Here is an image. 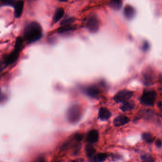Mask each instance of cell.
Instances as JSON below:
<instances>
[{"instance_id":"2e32d148","label":"cell","mask_w":162,"mask_h":162,"mask_svg":"<svg viewBox=\"0 0 162 162\" xmlns=\"http://www.w3.org/2000/svg\"><path fill=\"white\" fill-rule=\"evenodd\" d=\"M85 152L86 154L89 158H92L93 155H94L96 152V150L94 147L90 145H87L85 147Z\"/></svg>"},{"instance_id":"7c38bea8","label":"cell","mask_w":162,"mask_h":162,"mask_svg":"<svg viewBox=\"0 0 162 162\" xmlns=\"http://www.w3.org/2000/svg\"><path fill=\"white\" fill-rule=\"evenodd\" d=\"M24 2L22 1H18L15 4V17L20 18L23 11Z\"/></svg>"},{"instance_id":"f1b7e54d","label":"cell","mask_w":162,"mask_h":162,"mask_svg":"<svg viewBox=\"0 0 162 162\" xmlns=\"http://www.w3.org/2000/svg\"><path fill=\"white\" fill-rule=\"evenodd\" d=\"M161 105H162V104H161V101H160L158 103V106H159V107H161Z\"/></svg>"},{"instance_id":"e0dca14e","label":"cell","mask_w":162,"mask_h":162,"mask_svg":"<svg viewBox=\"0 0 162 162\" xmlns=\"http://www.w3.org/2000/svg\"><path fill=\"white\" fill-rule=\"evenodd\" d=\"M108 157V155L105 153H99L94 156H92L93 161L94 162H103L105 161Z\"/></svg>"},{"instance_id":"ba28073f","label":"cell","mask_w":162,"mask_h":162,"mask_svg":"<svg viewBox=\"0 0 162 162\" xmlns=\"http://www.w3.org/2000/svg\"><path fill=\"white\" fill-rule=\"evenodd\" d=\"M99 134L97 130H91L87 134L86 140L90 144H95L99 140Z\"/></svg>"},{"instance_id":"ffe728a7","label":"cell","mask_w":162,"mask_h":162,"mask_svg":"<svg viewBox=\"0 0 162 162\" xmlns=\"http://www.w3.org/2000/svg\"><path fill=\"white\" fill-rule=\"evenodd\" d=\"M23 45V39L22 37H18L15 42V48L14 49L16 51L20 52L22 48Z\"/></svg>"},{"instance_id":"83f0119b","label":"cell","mask_w":162,"mask_h":162,"mask_svg":"<svg viewBox=\"0 0 162 162\" xmlns=\"http://www.w3.org/2000/svg\"><path fill=\"white\" fill-rule=\"evenodd\" d=\"M4 99V96L2 95V94H1V92L0 91V102L2 101L3 100V99Z\"/></svg>"},{"instance_id":"9a60e30c","label":"cell","mask_w":162,"mask_h":162,"mask_svg":"<svg viewBox=\"0 0 162 162\" xmlns=\"http://www.w3.org/2000/svg\"><path fill=\"white\" fill-rule=\"evenodd\" d=\"M109 6L112 9L119 10L122 7V0H111L109 3Z\"/></svg>"},{"instance_id":"44dd1931","label":"cell","mask_w":162,"mask_h":162,"mask_svg":"<svg viewBox=\"0 0 162 162\" xmlns=\"http://www.w3.org/2000/svg\"><path fill=\"white\" fill-rule=\"evenodd\" d=\"M75 21L74 18H69L65 19L62 20L60 22V25L61 26L68 25H70L71 23H72Z\"/></svg>"},{"instance_id":"5bb4252c","label":"cell","mask_w":162,"mask_h":162,"mask_svg":"<svg viewBox=\"0 0 162 162\" xmlns=\"http://www.w3.org/2000/svg\"><path fill=\"white\" fill-rule=\"evenodd\" d=\"M64 14V10L62 8H58L54 14L53 18V23H55L59 22Z\"/></svg>"},{"instance_id":"d4e9b609","label":"cell","mask_w":162,"mask_h":162,"mask_svg":"<svg viewBox=\"0 0 162 162\" xmlns=\"http://www.w3.org/2000/svg\"><path fill=\"white\" fill-rule=\"evenodd\" d=\"M150 44L147 41H145L142 45V50L143 52H146L149 49Z\"/></svg>"},{"instance_id":"277c9868","label":"cell","mask_w":162,"mask_h":162,"mask_svg":"<svg viewBox=\"0 0 162 162\" xmlns=\"http://www.w3.org/2000/svg\"><path fill=\"white\" fill-rule=\"evenodd\" d=\"M133 95V91L128 90H122L115 95L114 100L116 103H124L130 100Z\"/></svg>"},{"instance_id":"cb8c5ba5","label":"cell","mask_w":162,"mask_h":162,"mask_svg":"<svg viewBox=\"0 0 162 162\" xmlns=\"http://www.w3.org/2000/svg\"><path fill=\"white\" fill-rule=\"evenodd\" d=\"M0 1L4 4L8 5H14L16 4L15 0H0Z\"/></svg>"},{"instance_id":"8fae6325","label":"cell","mask_w":162,"mask_h":162,"mask_svg":"<svg viewBox=\"0 0 162 162\" xmlns=\"http://www.w3.org/2000/svg\"><path fill=\"white\" fill-rule=\"evenodd\" d=\"M111 115V112L106 108H102L99 111V117L101 120H108L110 118Z\"/></svg>"},{"instance_id":"4fadbf2b","label":"cell","mask_w":162,"mask_h":162,"mask_svg":"<svg viewBox=\"0 0 162 162\" xmlns=\"http://www.w3.org/2000/svg\"><path fill=\"white\" fill-rule=\"evenodd\" d=\"M135 107V103L133 101H126L124 103L122 106L120 107V109L123 112H128L132 110Z\"/></svg>"},{"instance_id":"3957f363","label":"cell","mask_w":162,"mask_h":162,"mask_svg":"<svg viewBox=\"0 0 162 162\" xmlns=\"http://www.w3.org/2000/svg\"><path fill=\"white\" fill-rule=\"evenodd\" d=\"M156 93L153 90H145L140 99L141 103L144 106H153L156 99Z\"/></svg>"},{"instance_id":"52a82bcc","label":"cell","mask_w":162,"mask_h":162,"mask_svg":"<svg viewBox=\"0 0 162 162\" xmlns=\"http://www.w3.org/2000/svg\"><path fill=\"white\" fill-rule=\"evenodd\" d=\"M136 14V10L130 5H127L124 9V15L125 18L128 20H132Z\"/></svg>"},{"instance_id":"7a4b0ae2","label":"cell","mask_w":162,"mask_h":162,"mask_svg":"<svg viewBox=\"0 0 162 162\" xmlns=\"http://www.w3.org/2000/svg\"><path fill=\"white\" fill-rule=\"evenodd\" d=\"M83 115V109L80 105H74L70 106L67 110L66 116L67 119L71 124L78 122Z\"/></svg>"},{"instance_id":"6da1fadb","label":"cell","mask_w":162,"mask_h":162,"mask_svg":"<svg viewBox=\"0 0 162 162\" xmlns=\"http://www.w3.org/2000/svg\"><path fill=\"white\" fill-rule=\"evenodd\" d=\"M24 37L28 43H31L39 40L42 37V28L39 23L32 22L26 27Z\"/></svg>"},{"instance_id":"9c48e42d","label":"cell","mask_w":162,"mask_h":162,"mask_svg":"<svg viewBox=\"0 0 162 162\" xmlns=\"http://www.w3.org/2000/svg\"><path fill=\"white\" fill-rule=\"evenodd\" d=\"M130 121L128 117L125 116H119L116 117L113 121V124L115 127H119L125 125Z\"/></svg>"},{"instance_id":"d6986e66","label":"cell","mask_w":162,"mask_h":162,"mask_svg":"<svg viewBox=\"0 0 162 162\" xmlns=\"http://www.w3.org/2000/svg\"><path fill=\"white\" fill-rule=\"evenodd\" d=\"M152 73L150 72L146 71V72L143 75V78H144V82L146 83V85L149 84V83H151L153 81V78L152 75H151Z\"/></svg>"},{"instance_id":"484cf974","label":"cell","mask_w":162,"mask_h":162,"mask_svg":"<svg viewBox=\"0 0 162 162\" xmlns=\"http://www.w3.org/2000/svg\"><path fill=\"white\" fill-rule=\"evenodd\" d=\"M7 66L6 64L5 63L4 60H0V72H1Z\"/></svg>"},{"instance_id":"603a6c76","label":"cell","mask_w":162,"mask_h":162,"mask_svg":"<svg viewBox=\"0 0 162 162\" xmlns=\"http://www.w3.org/2000/svg\"><path fill=\"white\" fill-rule=\"evenodd\" d=\"M141 159L143 161H146V162H153L154 161V159L152 158L151 155H143L141 156Z\"/></svg>"},{"instance_id":"8992f818","label":"cell","mask_w":162,"mask_h":162,"mask_svg":"<svg viewBox=\"0 0 162 162\" xmlns=\"http://www.w3.org/2000/svg\"><path fill=\"white\" fill-rule=\"evenodd\" d=\"M19 52H20L14 49V51L9 55L5 56L4 61L5 63L6 64V65H9L14 63L15 61H17L19 57Z\"/></svg>"},{"instance_id":"4316f807","label":"cell","mask_w":162,"mask_h":162,"mask_svg":"<svg viewBox=\"0 0 162 162\" xmlns=\"http://www.w3.org/2000/svg\"><path fill=\"white\" fill-rule=\"evenodd\" d=\"M155 145L157 147L161 148V146H162V141H161V139H158L155 142Z\"/></svg>"},{"instance_id":"7402d4cb","label":"cell","mask_w":162,"mask_h":162,"mask_svg":"<svg viewBox=\"0 0 162 162\" xmlns=\"http://www.w3.org/2000/svg\"><path fill=\"white\" fill-rule=\"evenodd\" d=\"M73 30L72 27L70 26V25H68L62 26L61 28L59 29V32L60 33H63V32H67L68 31H70Z\"/></svg>"},{"instance_id":"f546056e","label":"cell","mask_w":162,"mask_h":162,"mask_svg":"<svg viewBox=\"0 0 162 162\" xmlns=\"http://www.w3.org/2000/svg\"><path fill=\"white\" fill-rule=\"evenodd\" d=\"M60 1H62V2H67L68 1V0H60Z\"/></svg>"},{"instance_id":"ac0fdd59","label":"cell","mask_w":162,"mask_h":162,"mask_svg":"<svg viewBox=\"0 0 162 162\" xmlns=\"http://www.w3.org/2000/svg\"><path fill=\"white\" fill-rule=\"evenodd\" d=\"M142 137L143 140H144L148 143H151L154 141V140L152 137V134L150 133H145L143 134Z\"/></svg>"},{"instance_id":"30bf717a","label":"cell","mask_w":162,"mask_h":162,"mask_svg":"<svg viewBox=\"0 0 162 162\" xmlns=\"http://www.w3.org/2000/svg\"><path fill=\"white\" fill-rule=\"evenodd\" d=\"M85 93L91 98H97L100 94V90L97 86H90L85 90Z\"/></svg>"},{"instance_id":"5b68a950","label":"cell","mask_w":162,"mask_h":162,"mask_svg":"<svg viewBox=\"0 0 162 162\" xmlns=\"http://www.w3.org/2000/svg\"><path fill=\"white\" fill-rule=\"evenodd\" d=\"M86 27L89 31L92 34L98 32L100 27V22L98 18L95 16L90 17L87 22Z\"/></svg>"}]
</instances>
